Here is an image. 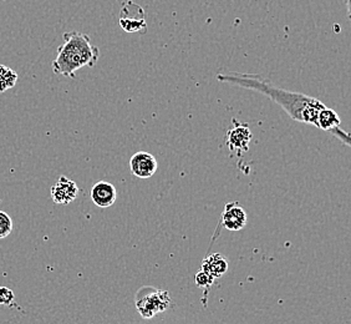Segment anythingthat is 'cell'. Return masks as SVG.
<instances>
[{
    "mask_svg": "<svg viewBox=\"0 0 351 324\" xmlns=\"http://www.w3.org/2000/svg\"><path fill=\"white\" fill-rule=\"evenodd\" d=\"M215 278L210 276V273H207L206 270H201L196 275V284L201 288H207L210 284H213Z\"/></svg>",
    "mask_w": 351,
    "mask_h": 324,
    "instance_id": "cell-12",
    "label": "cell"
},
{
    "mask_svg": "<svg viewBox=\"0 0 351 324\" xmlns=\"http://www.w3.org/2000/svg\"><path fill=\"white\" fill-rule=\"evenodd\" d=\"M171 304L169 293L167 292H158L154 290L149 294H146L143 297H137V310L140 312L142 317L151 318L155 316L158 312L166 311Z\"/></svg>",
    "mask_w": 351,
    "mask_h": 324,
    "instance_id": "cell-3",
    "label": "cell"
},
{
    "mask_svg": "<svg viewBox=\"0 0 351 324\" xmlns=\"http://www.w3.org/2000/svg\"><path fill=\"white\" fill-rule=\"evenodd\" d=\"M248 221L247 213L238 202H230L226 205L222 213V224L228 231L243 230Z\"/></svg>",
    "mask_w": 351,
    "mask_h": 324,
    "instance_id": "cell-7",
    "label": "cell"
},
{
    "mask_svg": "<svg viewBox=\"0 0 351 324\" xmlns=\"http://www.w3.org/2000/svg\"><path fill=\"white\" fill-rule=\"evenodd\" d=\"M158 169V163L154 155L146 151H138L130 159V170L131 172L142 180L149 178L155 175Z\"/></svg>",
    "mask_w": 351,
    "mask_h": 324,
    "instance_id": "cell-5",
    "label": "cell"
},
{
    "mask_svg": "<svg viewBox=\"0 0 351 324\" xmlns=\"http://www.w3.org/2000/svg\"><path fill=\"white\" fill-rule=\"evenodd\" d=\"M202 270L210 273L213 278L222 277L228 270V261L221 253H213L206 257L202 262Z\"/></svg>",
    "mask_w": 351,
    "mask_h": 324,
    "instance_id": "cell-9",
    "label": "cell"
},
{
    "mask_svg": "<svg viewBox=\"0 0 351 324\" xmlns=\"http://www.w3.org/2000/svg\"><path fill=\"white\" fill-rule=\"evenodd\" d=\"M79 195L77 185L65 176H60L54 186L50 189L51 200L56 205H69L74 202Z\"/></svg>",
    "mask_w": 351,
    "mask_h": 324,
    "instance_id": "cell-6",
    "label": "cell"
},
{
    "mask_svg": "<svg viewBox=\"0 0 351 324\" xmlns=\"http://www.w3.org/2000/svg\"><path fill=\"white\" fill-rule=\"evenodd\" d=\"M233 126L227 132L226 143L230 148V151H234L241 156L243 152L250 150V143L252 141L253 134L250 131V126L247 124H241L233 119Z\"/></svg>",
    "mask_w": 351,
    "mask_h": 324,
    "instance_id": "cell-4",
    "label": "cell"
},
{
    "mask_svg": "<svg viewBox=\"0 0 351 324\" xmlns=\"http://www.w3.org/2000/svg\"><path fill=\"white\" fill-rule=\"evenodd\" d=\"M14 292L8 287H0V305H9L14 302Z\"/></svg>",
    "mask_w": 351,
    "mask_h": 324,
    "instance_id": "cell-13",
    "label": "cell"
},
{
    "mask_svg": "<svg viewBox=\"0 0 351 324\" xmlns=\"http://www.w3.org/2000/svg\"><path fill=\"white\" fill-rule=\"evenodd\" d=\"M117 191L112 183L99 181L91 189V200L100 209H108L116 202Z\"/></svg>",
    "mask_w": 351,
    "mask_h": 324,
    "instance_id": "cell-8",
    "label": "cell"
},
{
    "mask_svg": "<svg viewBox=\"0 0 351 324\" xmlns=\"http://www.w3.org/2000/svg\"><path fill=\"white\" fill-rule=\"evenodd\" d=\"M19 80V76L13 69L0 65V93H5L9 89H13Z\"/></svg>",
    "mask_w": 351,
    "mask_h": 324,
    "instance_id": "cell-10",
    "label": "cell"
},
{
    "mask_svg": "<svg viewBox=\"0 0 351 324\" xmlns=\"http://www.w3.org/2000/svg\"><path fill=\"white\" fill-rule=\"evenodd\" d=\"M217 80L238 88L257 91L278 104L293 120L311 124L314 126H317L319 115L323 108H326L323 102H319L315 97H311L303 93L278 88L262 75L232 71L217 75Z\"/></svg>",
    "mask_w": 351,
    "mask_h": 324,
    "instance_id": "cell-1",
    "label": "cell"
},
{
    "mask_svg": "<svg viewBox=\"0 0 351 324\" xmlns=\"http://www.w3.org/2000/svg\"><path fill=\"white\" fill-rule=\"evenodd\" d=\"M64 43L58 47V54L53 61L55 74L73 78L77 70L88 67L94 68L100 58L99 47H95L88 34L80 32H68L62 35Z\"/></svg>",
    "mask_w": 351,
    "mask_h": 324,
    "instance_id": "cell-2",
    "label": "cell"
},
{
    "mask_svg": "<svg viewBox=\"0 0 351 324\" xmlns=\"http://www.w3.org/2000/svg\"><path fill=\"white\" fill-rule=\"evenodd\" d=\"M13 231V220L7 212L0 211V240L9 236Z\"/></svg>",
    "mask_w": 351,
    "mask_h": 324,
    "instance_id": "cell-11",
    "label": "cell"
}]
</instances>
